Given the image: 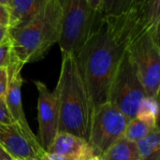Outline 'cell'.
<instances>
[{
    "label": "cell",
    "mask_w": 160,
    "mask_h": 160,
    "mask_svg": "<svg viewBox=\"0 0 160 160\" xmlns=\"http://www.w3.org/2000/svg\"><path fill=\"white\" fill-rule=\"evenodd\" d=\"M62 6L60 0H45L36 17L25 26L9 30L15 58L23 66L42 59L61 34Z\"/></svg>",
    "instance_id": "cell-3"
},
{
    "label": "cell",
    "mask_w": 160,
    "mask_h": 160,
    "mask_svg": "<svg viewBox=\"0 0 160 160\" xmlns=\"http://www.w3.org/2000/svg\"><path fill=\"white\" fill-rule=\"evenodd\" d=\"M0 145L16 160H39L46 152L16 125L0 124Z\"/></svg>",
    "instance_id": "cell-10"
},
{
    "label": "cell",
    "mask_w": 160,
    "mask_h": 160,
    "mask_svg": "<svg viewBox=\"0 0 160 160\" xmlns=\"http://www.w3.org/2000/svg\"><path fill=\"white\" fill-rule=\"evenodd\" d=\"M129 119L110 102L100 106L92 117L88 142L96 155L102 156L115 142L124 137Z\"/></svg>",
    "instance_id": "cell-7"
},
{
    "label": "cell",
    "mask_w": 160,
    "mask_h": 160,
    "mask_svg": "<svg viewBox=\"0 0 160 160\" xmlns=\"http://www.w3.org/2000/svg\"><path fill=\"white\" fill-rule=\"evenodd\" d=\"M39 160H72L71 158L63 156V155H59V154H55V153H49V152H45L42 157L40 158Z\"/></svg>",
    "instance_id": "cell-21"
},
{
    "label": "cell",
    "mask_w": 160,
    "mask_h": 160,
    "mask_svg": "<svg viewBox=\"0 0 160 160\" xmlns=\"http://www.w3.org/2000/svg\"><path fill=\"white\" fill-rule=\"evenodd\" d=\"M0 160H16L0 145Z\"/></svg>",
    "instance_id": "cell-22"
},
{
    "label": "cell",
    "mask_w": 160,
    "mask_h": 160,
    "mask_svg": "<svg viewBox=\"0 0 160 160\" xmlns=\"http://www.w3.org/2000/svg\"><path fill=\"white\" fill-rule=\"evenodd\" d=\"M0 124L4 125H11L14 124L12 118L8 111L7 104L5 98L0 97Z\"/></svg>",
    "instance_id": "cell-18"
},
{
    "label": "cell",
    "mask_w": 160,
    "mask_h": 160,
    "mask_svg": "<svg viewBox=\"0 0 160 160\" xmlns=\"http://www.w3.org/2000/svg\"><path fill=\"white\" fill-rule=\"evenodd\" d=\"M146 97L145 89L126 50L111 81L108 102L131 120L135 118L141 102Z\"/></svg>",
    "instance_id": "cell-6"
},
{
    "label": "cell",
    "mask_w": 160,
    "mask_h": 160,
    "mask_svg": "<svg viewBox=\"0 0 160 160\" xmlns=\"http://www.w3.org/2000/svg\"><path fill=\"white\" fill-rule=\"evenodd\" d=\"M104 160H140L137 143L122 137L103 155Z\"/></svg>",
    "instance_id": "cell-13"
},
{
    "label": "cell",
    "mask_w": 160,
    "mask_h": 160,
    "mask_svg": "<svg viewBox=\"0 0 160 160\" xmlns=\"http://www.w3.org/2000/svg\"><path fill=\"white\" fill-rule=\"evenodd\" d=\"M9 13V30L19 29L29 23L38 14L45 0H3Z\"/></svg>",
    "instance_id": "cell-12"
},
{
    "label": "cell",
    "mask_w": 160,
    "mask_h": 160,
    "mask_svg": "<svg viewBox=\"0 0 160 160\" xmlns=\"http://www.w3.org/2000/svg\"><path fill=\"white\" fill-rule=\"evenodd\" d=\"M158 116H159L158 98L146 97L141 102L135 118L148 124L153 128H156L158 127Z\"/></svg>",
    "instance_id": "cell-15"
},
{
    "label": "cell",
    "mask_w": 160,
    "mask_h": 160,
    "mask_svg": "<svg viewBox=\"0 0 160 160\" xmlns=\"http://www.w3.org/2000/svg\"><path fill=\"white\" fill-rule=\"evenodd\" d=\"M38 93V142L46 151L58 133V110L54 91L40 82L35 81Z\"/></svg>",
    "instance_id": "cell-8"
},
{
    "label": "cell",
    "mask_w": 160,
    "mask_h": 160,
    "mask_svg": "<svg viewBox=\"0 0 160 160\" xmlns=\"http://www.w3.org/2000/svg\"><path fill=\"white\" fill-rule=\"evenodd\" d=\"M9 28L8 26H2L0 25V43L8 36Z\"/></svg>",
    "instance_id": "cell-23"
},
{
    "label": "cell",
    "mask_w": 160,
    "mask_h": 160,
    "mask_svg": "<svg viewBox=\"0 0 160 160\" xmlns=\"http://www.w3.org/2000/svg\"><path fill=\"white\" fill-rule=\"evenodd\" d=\"M63 15L58 41L62 53L76 57L94 31L98 0H60Z\"/></svg>",
    "instance_id": "cell-4"
},
{
    "label": "cell",
    "mask_w": 160,
    "mask_h": 160,
    "mask_svg": "<svg viewBox=\"0 0 160 160\" xmlns=\"http://www.w3.org/2000/svg\"><path fill=\"white\" fill-rule=\"evenodd\" d=\"M15 60L9 35L0 43V68H8Z\"/></svg>",
    "instance_id": "cell-17"
},
{
    "label": "cell",
    "mask_w": 160,
    "mask_h": 160,
    "mask_svg": "<svg viewBox=\"0 0 160 160\" xmlns=\"http://www.w3.org/2000/svg\"><path fill=\"white\" fill-rule=\"evenodd\" d=\"M23 65L18 60H15L8 68V85L5 98L8 111L12 118L14 124H16L22 131L33 142H39L38 137L31 130L25 113L22 108V85L23 80L21 75V70Z\"/></svg>",
    "instance_id": "cell-9"
},
{
    "label": "cell",
    "mask_w": 160,
    "mask_h": 160,
    "mask_svg": "<svg viewBox=\"0 0 160 160\" xmlns=\"http://www.w3.org/2000/svg\"><path fill=\"white\" fill-rule=\"evenodd\" d=\"M46 152L63 155L72 160H87L96 155L87 141L66 132H58Z\"/></svg>",
    "instance_id": "cell-11"
},
{
    "label": "cell",
    "mask_w": 160,
    "mask_h": 160,
    "mask_svg": "<svg viewBox=\"0 0 160 160\" xmlns=\"http://www.w3.org/2000/svg\"><path fill=\"white\" fill-rule=\"evenodd\" d=\"M9 13L7 6L4 4L3 0H0V25L8 27Z\"/></svg>",
    "instance_id": "cell-20"
},
{
    "label": "cell",
    "mask_w": 160,
    "mask_h": 160,
    "mask_svg": "<svg viewBox=\"0 0 160 160\" xmlns=\"http://www.w3.org/2000/svg\"><path fill=\"white\" fill-rule=\"evenodd\" d=\"M128 42V30L120 10L98 11L93 33L76 55L93 113L108 102L111 81Z\"/></svg>",
    "instance_id": "cell-1"
},
{
    "label": "cell",
    "mask_w": 160,
    "mask_h": 160,
    "mask_svg": "<svg viewBox=\"0 0 160 160\" xmlns=\"http://www.w3.org/2000/svg\"><path fill=\"white\" fill-rule=\"evenodd\" d=\"M8 85V68H0V97L5 98Z\"/></svg>",
    "instance_id": "cell-19"
},
{
    "label": "cell",
    "mask_w": 160,
    "mask_h": 160,
    "mask_svg": "<svg viewBox=\"0 0 160 160\" xmlns=\"http://www.w3.org/2000/svg\"><path fill=\"white\" fill-rule=\"evenodd\" d=\"M159 31L146 30L127 46L130 59L147 97L158 98L160 90Z\"/></svg>",
    "instance_id": "cell-5"
},
{
    "label": "cell",
    "mask_w": 160,
    "mask_h": 160,
    "mask_svg": "<svg viewBox=\"0 0 160 160\" xmlns=\"http://www.w3.org/2000/svg\"><path fill=\"white\" fill-rule=\"evenodd\" d=\"M87 160H104V158H102V156H98V155H95L93 157H91L90 158H88Z\"/></svg>",
    "instance_id": "cell-24"
},
{
    "label": "cell",
    "mask_w": 160,
    "mask_h": 160,
    "mask_svg": "<svg viewBox=\"0 0 160 160\" xmlns=\"http://www.w3.org/2000/svg\"><path fill=\"white\" fill-rule=\"evenodd\" d=\"M54 93L58 110V132L69 133L88 142L93 112L76 57L72 54L62 53Z\"/></svg>",
    "instance_id": "cell-2"
},
{
    "label": "cell",
    "mask_w": 160,
    "mask_h": 160,
    "mask_svg": "<svg viewBox=\"0 0 160 160\" xmlns=\"http://www.w3.org/2000/svg\"><path fill=\"white\" fill-rule=\"evenodd\" d=\"M140 160H160L159 127L150 135L137 142Z\"/></svg>",
    "instance_id": "cell-14"
},
{
    "label": "cell",
    "mask_w": 160,
    "mask_h": 160,
    "mask_svg": "<svg viewBox=\"0 0 160 160\" xmlns=\"http://www.w3.org/2000/svg\"><path fill=\"white\" fill-rule=\"evenodd\" d=\"M158 127L153 128L148 124L138 120L137 118H133L128 123L124 137L128 141L137 143L142 139L146 138L148 135H150Z\"/></svg>",
    "instance_id": "cell-16"
}]
</instances>
